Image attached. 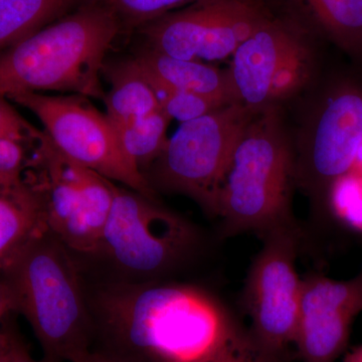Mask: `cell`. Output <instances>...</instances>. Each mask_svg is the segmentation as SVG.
I'll return each instance as SVG.
<instances>
[{
    "mask_svg": "<svg viewBox=\"0 0 362 362\" xmlns=\"http://www.w3.org/2000/svg\"><path fill=\"white\" fill-rule=\"evenodd\" d=\"M95 310L123 362H211L243 331L218 298L197 285L168 281L111 283Z\"/></svg>",
    "mask_w": 362,
    "mask_h": 362,
    "instance_id": "1",
    "label": "cell"
},
{
    "mask_svg": "<svg viewBox=\"0 0 362 362\" xmlns=\"http://www.w3.org/2000/svg\"><path fill=\"white\" fill-rule=\"evenodd\" d=\"M0 278L49 362H85L92 319L68 249L45 225L18 250Z\"/></svg>",
    "mask_w": 362,
    "mask_h": 362,
    "instance_id": "2",
    "label": "cell"
},
{
    "mask_svg": "<svg viewBox=\"0 0 362 362\" xmlns=\"http://www.w3.org/2000/svg\"><path fill=\"white\" fill-rule=\"evenodd\" d=\"M120 33L107 9L81 2L77 11L0 51V95L54 90L103 100L100 76Z\"/></svg>",
    "mask_w": 362,
    "mask_h": 362,
    "instance_id": "3",
    "label": "cell"
},
{
    "mask_svg": "<svg viewBox=\"0 0 362 362\" xmlns=\"http://www.w3.org/2000/svg\"><path fill=\"white\" fill-rule=\"evenodd\" d=\"M266 109L240 136L221 180L216 216L223 237L247 232L262 235L295 223V154L274 112Z\"/></svg>",
    "mask_w": 362,
    "mask_h": 362,
    "instance_id": "4",
    "label": "cell"
},
{
    "mask_svg": "<svg viewBox=\"0 0 362 362\" xmlns=\"http://www.w3.org/2000/svg\"><path fill=\"white\" fill-rule=\"evenodd\" d=\"M25 180L39 199L44 225L70 251L96 254L117 185L66 158L40 130Z\"/></svg>",
    "mask_w": 362,
    "mask_h": 362,
    "instance_id": "5",
    "label": "cell"
},
{
    "mask_svg": "<svg viewBox=\"0 0 362 362\" xmlns=\"http://www.w3.org/2000/svg\"><path fill=\"white\" fill-rule=\"evenodd\" d=\"M199 242L197 228L187 218L157 199L117 185L96 254L136 282L160 280L192 258Z\"/></svg>",
    "mask_w": 362,
    "mask_h": 362,
    "instance_id": "6",
    "label": "cell"
},
{
    "mask_svg": "<svg viewBox=\"0 0 362 362\" xmlns=\"http://www.w3.org/2000/svg\"><path fill=\"white\" fill-rule=\"evenodd\" d=\"M258 112L232 103L181 123L143 175L156 194L185 195L216 216L218 190L233 150Z\"/></svg>",
    "mask_w": 362,
    "mask_h": 362,
    "instance_id": "7",
    "label": "cell"
},
{
    "mask_svg": "<svg viewBox=\"0 0 362 362\" xmlns=\"http://www.w3.org/2000/svg\"><path fill=\"white\" fill-rule=\"evenodd\" d=\"M6 98L39 118L45 132L66 158L116 185L157 199L156 192L126 154L113 124L87 97L18 93Z\"/></svg>",
    "mask_w": 362,
    "mask_h": 362,
    "instance_id": "8",
    "label": "cell"
},
{
    "mask_svg": "<svg viewBox=\"0 0 362 362\" xmlns=\"http://www.w3.org/2000/svg\"><path fill=\"white\" fill-rule=\"evenodd\" d=\"M263 247L250 267L244 288L245 308L251 318L249 335L259 351L286 359L296 335L302 280L296 271L300 232L296 223L264 235Z\"/></svg>",
    "mask_w": 362,
    "mask_h": 362,
    "instance_id": "9",
    "label": "cell"
},
{
    "mask_svg": "<svg viewBox=\"0 0 362 362\" xmlns=\"http://www.w3.org/2000/svg\"><path fill=\"white\" fill-rule=\"evenodd\" d=\"M263 0H197L139 28L147 47L173 58L221 61L264 25Z\"/></svg>",
    "mask_w": 362,
    "mask_h": 362,
    "instance_id": "10",
    "label": "cell"
},
{
    "mask_svg": "<svg viewBox=\"0 0 362 362\" xmlns=\"http://www.w3.org/2000/svg\"><path fill=\"white\" fill-rule=\"evenodd\" d=\"M362 146V93L338 90L317 111L295 156L296 183L313 199L351 173Z\"/></svg>",
    "mask_w": 362,
    "mask_h": 362,
    "instance_id": "11",
    "label": "cell"
},
{
    "mask_svg": "<svg viewBox=\"0 0 362 362\" xmlns=\"http://www.w3.org/2000/svg\"><path fill=\"white\" fill-rule=\"evenodd\" d=\"M362 311V274L347 281L320 275L302 280L294 345L302 362H335Z\"/></svg>",
    "mask_w": 362,
    "mask_h": 362,
    "instance_id": "12",
    "label": "cell"
},
{
    "mask_svg": "<svg viewBox=\"0 0 362 362\" xmlns=\"http://www.w3.org/2000/svg\"><path fill=\"white\" fill-rule=\"evenodd\" d=\"M305 54L308 49L298 23L271 16L233 52L228 73L238 100L254 110L268 108L274 78Z\"/></svg>",
    "mask_w": 362,
    "mask_h": 362,
    "instance_id": "13",
    "label": "cell"
},
{
    "mask_svg": "<svg viewBox=\"0 0 362 362\" xmlns=\"http://www.w3.org/2000/svg\"><path fill=\"white\" fill-rule=\"evenodd\" d=\"M132 59L147 77L171 89L194 93L223 104L240 103L228 71L202 61L173 58L147 47Z\"/></svg>",
    "mask_w": 362,
    "mask_h": 362,
    "instance_id": "14",
    "label": "cell"
},
{
    "mask_svg": "<svg viewBox=\"0 0 362 362\" xmlns=\"http://www.w3.org/2000/svg\"><path fill=\"white\" fill-rule=\"evenodd\" d=\"M104 71L111 84L103 99L106 115L117 132L161 108L148 80L132 58L108 66L104 64Z\"/></svg>",
    "mask_w": 362,
    "mask_h": 362,
    "instance_id": "15",
    "label": "cell"
},
{
    "mask_svg": "<svg viewBox=\"0 0 362 362\" xmlns=\"http://www.w3.org/2000/svg\"><path fill=\"white\" fill-rule=\"evenodd\" d=\"M42 226L39 199L28 181L0 188V272Z\"/></svg>",
    "mask_w": 362,
    "mask_h": 362,
    "instance_id": "16",
    "label": "cell"
},
{
    "mask_svg": "<svg viewBox=\"0 0 362 362\" xmlns=\"http://www.w3.org/2000/svg\"><path fill=\"white\" fill-rule=\"evenodd\" d=\"M296 9L338 44L362 52V0H291Z\"/></svg>",
    "mask_w": 362,
    "mask_h": 362,
    "instance_id": "17",
    "label": "cell"
},
{
    "mask_svg": "<svg viewBox=\"0 0 362 362\" xmlns=\"http://www.w3.org/2000/svg\"><path fill=\"white\" fill-rule=\"evenodd\" d=\"M82 0H0V51L56 21Z\"/></svg>",
    "mask_w": 362,
    "mask_h": 362,
    "instance_id": "18",
    "label": "cell"
},
{
    "mask_svg": "<svg viewBox=\"0 0 362 362\" xmlns=\"http://www.w3.org/2000/svg\"><path fill=\"white\" fill-rule=\"evenodd\" d=\"M171 120L160 108L118 131L123 149L142 175L165 148Z\"/></svg>",
    "mask_w": 362,
    "mask_h": 362,
    "instance_id": "19",
    "label": "cell"
},
{
    "mask_svg": "<svg viewBox=\"0 0 362 362\" xmlns=\"http://www.w3.org/2000/svg\"><path fill=\"white\" fill-rule=\"evenodd\" d=\"M197 0H82L103 7L115 16L121 32H134L171 11Z\"/></svg>",
    "mask_w": 362,
    "mask_h": 362,
    "instance_id": "20",
    "label": "cell"
},
{
    "mask_svg": "<svg viewBox=\"0 0 362 362\" xmlns=\"http://www.w3.org/2000/svg\"><path fill=\"white\" fill-rule=\"evenodd\" d=\"M144 76L156 93L162 110L165 112L171 119H176L181 123L199 118L221 107L228 105L220 103L211 98L201 96L194 93L171 89L168 86L147 77L145 74Z\"/></svg>",
    "mask_w": 362,
    "mask_h": 362,
    "instance_id": "21",
    "label": "cell"
},
{
    "mask_svg": "<svg viewBox=\"0 0 362 362\" xmlns=\"http://www.w3.org/2000/svg\"><path fill=\"white\" fill-rule=\"evenodd\" d=\"M39 129L0 137V188L20 185L25 180L28 159Z\"/></svg>",
    "mask_w": 362,
    "mask_h": 362,
    "instance_id": "22",
    "label": "cell"
},
{
    "mask_svg": "<svg viewBox=\"0 0 362 362\" xmlns=\"http://www.w3.org/2000/svg\"><path fill=\"white\" fill-rule=\"evenodd\" d=\"M13 104L6 96L0 95V137L26 134L35 128L16 110Z\"/></svg>",
    "mask_w": 362,
    "mask_h": 362,
    "instance_id": "23",
    "label": "cell"
},
{
    "mask_svg": "<svg viewBox=\"0 0 362 362\" xmlns=\"http://www.w3.org/2000/svg\"><path fill=\"white\" fill-rule=\"evenodd\" d=\"M286 359H276L266 356L263 352L256 349L252 342L249 333H247L232 351L230 362H285Z\"/></svg>",
    "mask_w": 362,
    "mask_h": 362,
    "instance_id": "24",
    "label": "cell"
},
{
    "mask_svg": "<svg viewBox=\"0 0 362 362\" xmlns=\"http://www.w3.org/2000/svg\"><path fill=\"white\" fill-rule=\"evenodd\" d=\"M2 362H37L28 354L21 343L13 337H11L8 349L6 352Z\"/></svg>",
    "mask_w": 362,
    "mask_h": 362,
    "instance_id": "25",
    "label": "cell"
},
{
    "mask_svg": "<svg viewBox=\"0 0 362 362\" xmlns=\"http://www.w3.org/2000/svg\"><path fill=\"white\" fill-rule=\"evenodd\" d=\"M16 311L13 294L6 283L0 278V324L9 312ZM1 329V328H0Z\"/></svg>",
    "mask_w": 362,
    "mask_h": 362,
    "instance_id": "26",
    "label": "cell"
},
{
    "mask_svg": "<svg viewBox=\"0 0 362 362\" xmlns=\"http://www.w3.org/2000/svg\"><path fill=\"white\" fill-rule=\"evenodd\" d=\"M11 337H13V335L9 334L6 331L0 329V362H2V359L6 356Z\"/></svg>",
    "mask_w": 362,
    "mask_h": 362,
    "instance_id": "27",
    "label": "cell"
},
{
    "mask_svg": "<svg viewBox=\"0 0 362 362\" xmlns=\"http://www.w3.org/2000/svg\"><path fill=\"white\" fill-rule=\"evenodd\" d=\"M344 362H362V344L347 352Z\"/></svg>",
    "mask_w": 362,
    "mask_h": 362,
    "instance_id": "28",
    "label": "cell"
},
{
    "mask_svg": "<svg viewBox=\"0 0 362 362\" xmlns=\"http://www.w3.org/2000/svg\"><path fill=\"white\" fill-rule=\"evenodd\" d=\"M246 333H245V334L243 335V337H240L239 340H237V341L233 342V344L230 345V346H228V349L225 350V351L221 352L220 356L216 357V358H214V361H211V362H230V356H232V351L233 347H235V345L237 344V343L239 342L240 340L245 337V335H246Z\"/></svg>",
    "mask_w": 362,
    "mask_h": 362,
    "instance_id": "29",
    "label": "cell"
},
{
    "mask_svg": "<svg viewBox=\"0 0 362 362\" xmlns=\"http://www.w3.org/2000/svg\"><path fill=\"white\" fill-rule=\"evenodd\" d=\"M88 362H123L107 354H90Z\"/></svg>",
    "mask_w": 362,
    "mask_h": 362,
    "instance_id": "30",
    "label": "cell"
},
{
    "mask_svg": "<svg viewBox=\"0 0 362 362\" xmlns=\"http://www.w3.org/2000/svg\"><path fill=\"white\" fill-rule=\"evenodd\" d=\"M358 162H362V146H361V150H359L358 156H357V159H356V163H358Z\"/></svg>",
    "mask_w": 362,
    "mask_h": 362,
    "instance_id": "31",
    "label": "cell"
},
{
    "mask_svg": "<svg viewBox=\"0 0 362 362\" xmlns=\"http://www.w3.org/2000/svg\"><path fill=\"white\" fill-rule=\"evenodd\" d=\"M358 230H361V232H362V223H361V226H359Z\"/></svg>",
    "mask_w": 362,
    "mask_h": 362,
    "instance_id": "32",
    "label": "cell"
},
{
    "mask_svg": "<svg viewBox=\"0 0 362 362\" xmlns=\"http://www.w3.org/2000/svg\"><path fill=\"white\" fill-rule=\"evenodd\" d=\"M85 362H88L87 361H86Z\"/></svg>",
    "mask_w": 362,
    "mask_h": 362,
    "instance_id": "33",
    "label": "cell"
},
{
    "mask_svg": "<svg viewBox=\"0 0 362 362\" xmlns=\"http://www.w3.org/2000/svg\"><path fill=\"white\" fill-rule=\"evenodd\" d=\"M286 362V361H285Z\"/></svg>",
    "mask_w": 362,
    "mask_h": 362,
    "instance_id": "34",
    "label": "cell"
}]
</instances>
